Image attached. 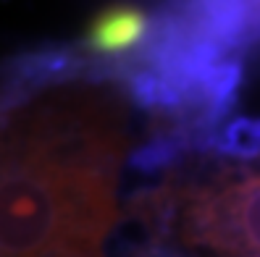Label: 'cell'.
Returning <instances> with one entry per match:
<instances>
[{
  "mask_svg": "<svg viewBox=\"0 0 260 257\" xmlns=\"http://www.w3.org/2000/svg\"><path fill=\"white\" fill-rule=\"evenodd\" d=\"M0 257H3V254H0Z\"/></svg>",
  "mask_w": 260,
  "mask_h": 257,
  "instance_id": "8992f818",
  "label": "cell"
},
{
  "mask_svg": "<svg viewBox=\"0 0 260 257\" xmlns=\"http://www.w3.org/2000/svg\"><path fill=\"white\" fill-rule=\"evenodd\" d=\"M116 181L26 158L0 139V254L108 257Z\"/></svg>",
  "mask_w": 260,
  "mask_h": 257,
  "instance_id": "6da1fadb",
  "label": "cell"
},
{
  "mask_svg": "<svg viewBox=\"0 0 260 257\" xmlns=\"http://www.w3.org/2000/svg\"><path fill=\"white\" fill-rule=\"evenodd\" d=\"M0 139L63 171L116 181L129 153L124 100L95 82H66L0 116Z\"/></svg>",
  "mask_w": 260,
  "mask_h": 257,
  "instance_id": "7a4b0ae2",
  "label": "cell"
},
{
  "mask_svg": "<svg viewBox=\"0 0 260 257\" xmlns=\"http://www.w3.org/2000/svg\"><path fill=\"white\" fill-rule=\"evenodd\" d=\"M155 16L140 6H108L89 19L82 48L98 58L126 60L147 42Z\"/></svg>",
  "mask_w": 260,
  "mask_h": 257,
  "instance_id": "277c9868",
  "label": "cell"
},
{
  "mask_svg": "<svg viewBox=\"0 0 260 257\" xmlns=\"http://www.w3.org/2000/svg\"><path fill=\"white\" fill-rule=\"evenodd\" d=\"M166 189L179 207V236L187 247L210 257H260V171Z\"/></svg>",
  "mask_w": 260,
  "mask_h": 257,
  "instance_id": "3957f363",
  "label": "cell"
},
{
  "mask_svg": "<svg viewBox=\"0 0 260 257\" xmlns=\"http://www.w3.org/2000/svg\"><path fill=\"white\" fill-rule=\"evenodd\" d=\"M210 147L226 158L260 155V116H232L210 139Z\"/></svg>",
  "mask_w": 260,
  "mask_h": 257,
  "instance_id": "5b68a950",
  "label": "cell"
}]
</instances>
